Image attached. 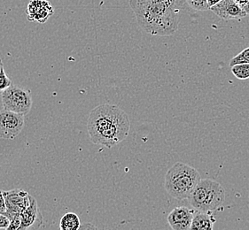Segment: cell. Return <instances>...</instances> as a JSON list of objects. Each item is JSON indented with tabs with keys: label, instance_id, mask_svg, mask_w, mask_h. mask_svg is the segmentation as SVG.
<instances>
[{
	"label": "cell",
	"instance_id": "obj_1",
	"mask_svg": "<svg viewBox=\"0 0 249 230\" xmlns=\"http://www.w3.org/2000/svg\"><path fill=\"white\" fill-rule=\"evenodd\" d=\"M185 0H130L141 30L152 35H174L178 30Z\"/></svg>",
	"mask_w": 249,
	"mask_h": 230
},
{
	"label": "cell",
	"instance_id": "obj_2",
	"mask_svg": "<svg viewBox=\"0 0 249 230\" xmlns=\"http://www.w3.org/2000/svg\"><path fill=\"white\" fill-rule=\"evenodd\" d=\"M87 129L93 144L112 148L129 135L130 118L117 105L103 104L90 112Z\"/></svg>",
	"mask_w": 249,
	"mask_h": 230
},
{
	"label": "cell",
	"instance_id": "obj_3",
	"mask_svg": "<svg viewBox=\"0 0 249 230\" xmlns=\"http://www.w3.org/2000/svg\"><path fill=\"white\" fill-rule=\"evenodd\" d=\"M200 180V175L195 167L178 162L165 175V190L178 200L189 199Z\"/></svg>",
	"mask_w": 249,
	"mask_h": 230
},
{
	"label": "cell",
	"instance_id": "obj_4",
	"mask_svg": "<svg viewBox=\"0 0 249 230\" xmlns=\"http://www.w3.org/2000/svg\"><path fill=\"white\" fill-rule=\"evenodd\" d=\"M189 201L195 209L203 213L217 210L224 205L225 190L216 181L202 179L190 196Z\"/></svg>",
	"mask_w": 249,
	"mask_h": 230
},
{
	"label": "cell",
	"instance_id": "obj_5",
	"mask_svg": "<svg viewBox=\"0 0 249 230\" xmlns=\"http://www.w3.org/2000/svg\"><path fill=\"white\" fill-rule=\"evenodd\" d=\"M6 204V216L10 220V225L6 230H18L20 225V214L30 205L32 196L25 190L3 191Z\"/></svg>",
	"mask_w": 249,
	"mask_h": 230
},
{
	"label": "cell",
	"instance_id": "obj_6",
	"mask_svg": "<svg viewBox=\"0 0 249 230\" xmlns=\"http://www.w3.org/2000/svg\"><path fill=\"white\" fill-rule=\"evenodd\" d=\"M3 110L19 115H28L32 107V97L30 90L12 85L1 93Z\"/></svg>",
	"mask_w": 249,
	"mask_h": 230
},
{
	"label": "cell",
	"instance_id": "obj_7",
	"mask_svg": "<svg viewBox=\"0 0 249 230\" xmlns=\"http://www.w3.org/2000/svg\"><path fill=\"white\" fill-rule=\"evenodd\" d=\"M25 125L24 115L9 111L0 112V138L15 139L19 135Z\"/></svg>",
	"mask_w": 249,
	"mask_h": 230
},
{
	"label": "cell",
	"instance_id": "obj_8",
	"mask_svg": "<svg viewBox=\"0 0 249 230\" xmlns=\"http://www.w3.org/2000/svg\"><path fill=\"white\" fill-rule=\"evenodd\" d=\"M43 222L44 219L37 202L32 197L30 205L20 214V225L18 230H38Z\"/></svg>",
	"mask_w": 249,
	"mask_h": 230
},
{
	"label": "cell",
	"instance_id": "obj_9",
	"mask_svg": "<svg viewBox=\"0 0 249 230\" xmlns=\"http://www.w3.org/2000/svg\"><path fill=\"white\" fill-rule=\"evenodd\" d=\"M195 217V211L185 206L176 207L168 215V222L173 230H190Z\"/></svg>",
	"mask_w": 249,
	"mask_h": 230
},
{
	"label": "cell",
	"instance_id": "obj_10",
	"mask_svg": "<svg viewBox=\"0 0 249 230\" xmlns=\"http://www.w3.org/2000/svg\"><path fill=\"white\" fill-rule=\"evenodd\" d=\"M210 10L224 20H240L247 16L243 8L234 0H223L217 5L212 6Z\"/></svg>",
	"mask_w": 249,
	"mask_h": 230
},
{
	"label": "cell",
	"instance_id": "obj_11",
	"mask_svg": "<svg viewBox=\"0 0 249 230\" xmlns=\"http://www.w3.org/2000/svg\"><path fill=\"white\" fill-rule=\"evenodd\" d=\"M26 13L28 20L45 23L53 15L54 10L50 2L46 0H31L28 5Z\"/></svg>",
	"mask_w": 249,
	"mask_h": 230
},
{
	"label": "cell",
	"instance_id": "obj_12",
	"mask_svg": "<svg viewBox=\"0 0 249 230\" xmlns=\"http://www.w3.org/2000/svg\"><path fill=\"white\" fill-rule=\"evenodd\" d=\"M216 220L212 214L200 212L195 214L190 230H213Z\"/></svg>",
	"mask_w": 249,
	"mask_h": 230
},
{
	"label": "cell",
	"instance_id": "obj_13",
	"mask_svg": "<svg viewBox=\"0 0 249 230\" xmlns=\"http://www.w3.org/2000/svg\"><path fill=\"white\" fill-rule=\"evenodd\" d=\"M81 227L79 217L74 213H67L61 217L60 230H78Z\"/></svg>",
	"mask_w": 249,
	"mask_h": 230
},
{
	"label": "cell",
	"instance_id": "obj_14",
	"mask_svg": "<svg viewBox=\"0 0 249 230\" xmlns=\"http://www.w3.org/2000/svg\"><path fill=\"white\" fill-rule=\"evenodd\" d=\"M231 73L239 80H247L249 78V64L236 65L231 67Z\"/></svg>",
	"mask_w": 249,
	"mask_h": 230
},
{
	"label": "cell",
	"instance_id": "obj_15",
	"mask_svg": "<svg viewBox=\"0 0 249 230\" xmlns=\"http://www.w3.org/2000/svg\"><path fill=\"white\" fill-rule=\"evenodd\" d=\"M249 64V47L240 51L238 55L235 56L230 60V67H232L236 65H244Z\"/></svg>",
	"mask_w": 249,
	"mask_h": 230
},
{
	"label": "cell",
	"instance_id": "obj_16",
	"mask_svg": "<svg viewBox=\"0 0 249 230\" xmlns=\"http://www.w3.org/2000/svg\"><path fill=\"white\" fill-rule=\"evenodd\" d=\"M186 5L190 6L193 10L208 11L210 9L208 0H185Z\"/></svg>",
	"mask_w": 249,
	"mask_h": 230
},
{
	"label": "cell",
	"instance_id": "obj_17",
	"mask_svg": "<svg viewBox=\"0 0 249 230\" xmlns=\"http://www.w3.org/2000/svg\"><path fill=\"white\" fill-rule=\"evenodd\" d=\"M12 86V81L10 78L5 74L4 67L1 69L0 72V92H3Z\"/></svg>",
	"mask_w": 249,
	"mask_h": 230
},
{
	"label": "cell",
	"instance_id": "obj_18",
	"mask_svg": "<svg viewBox=\"0 0 249 230\" xmlns=\"http://www.w3.org/2000/svg\"><path fill=\"white\" fill-rule=\"evenodd\" d=\"M10 225V220L7 216L0 214V230H7Z\"/></svg>",
	"mask_w": 249,
	"mask_h": 230
},
{
	"label": "cell",
	"instance_id": "obj_19",
	"mask_svg": "<svg viewBox=\"0 0 249 230\" xmlns=\"http://www.w3.org/2000/svg\"><path fill=\"white\" fill-rule=\"evenodd\" d=\"M0 214L6 215V204L3 190H0Z\"/></svg>",
	"mask_w": 249,
	"mask_h": 230
},
{
	"label": "cell",
	"instance_id": "obj_20",
	"mask_svg": "<svg viewBox=\"0 0 249 230\" xmlns=\"http://www.w3.org/2000/svg\"><path fill=\"white\" fill-rule=\"evenodd\" d=\"M78 230H100L96 226L91 224L90 222L88 223H85L83 225H81L80 229Z\"/></svg>",
	"mask_w": 249,
	"mask_h": 230
},
{
	"label": "cell",
	"instance_id": "obj_21",
	"mask_svg": "<svg viewBox=\"0 0 249 230\" xmlns=\"http://www.w3.org/2000/svg\"><path fill=\"white\" fill-rule=\"evenodd\" d=\"M234 1L239 6H241L242 8L249 4V0H234Z\"/></svg>",
	"mask_w": 249,
	"mask_h": 230
},
{
	"label": "cell",
	"instance_id": "obj_22",
	"mask_svg": "<svg viewBox=\"0 0 249 230\" xmlns=\"http://www.w3.org/2000/svg\"><path fill=\"white\" fill-rule=\"evenodd\" d=\"M221 1H223V0H208L210 8H211L212 6H214V5H217Z\"/></svg>",
	"mask_w": 249,
	"mask_h": 230
},
{
	"label": "cell",
	"instance_id": "obj_23",
	"mask_svg": "<svg viewBox=\"0 0 249 230\" xmlns=\"http://www.w3.org/2000/svg\"><path fill=\"white\" fill-rule=\"evenodd\" d=\"M243 10L246 12V14H247V15H249V4L248 5H246V6H244L243 7Z\"/></svg>",
	"mask_w": 249,
	"mask_h": 230
},
{
	"label": "cell",
	"instance_id": "obj_24",
	"mask_svg": "<svg viewBox=\"0 0 249 230\" xmlns=\"http://www.w3.org/2000/svg\"><path fill=\"white\" fill-rule=\"evenodd\" d=\"M4 67V66H3V62H2V60L0 59V72H1V69Z\"/></svg>",
	"mask_w": 249,
	"mask_h": 230
},
{
	"label": "cell",
	"instance_id": "obj_25",
	"mask_svg": "<svg viewBox=\"0 0 249 230\" xmlns=\"http://www.w3.org/2000/svg\"></svg>",
	"mask_w": 249,
	"mask_h": 230
}]
</instances>
